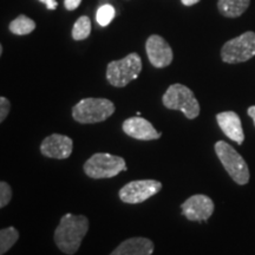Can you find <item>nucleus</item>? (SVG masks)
<instances>
[{
    "instance_id": "nucleus-1",
    "label": "nucleus",
    "mask_w": 255,
    "mask_h": 255,
    "mask_svg": "<svg viewBox=\"0 0 255 255\" xmlns=\"http://www.w3.org/2000/svg\"><path fill=\"white\" fill-rule=\"evenodd\" d=\"M88 229L89 220L87 216L64 215L55 231V242L57 247L65 254H75L81 247Z\"/></svg>"
},
{
    "instance_id": "nucleus-2",
    "label": "nucleus",
    "mask_w": 255,
    "mask_h": 255,
    "mask_svg": "<svg viewBox=\"0 0 255 255\" xmlns=\"http://www.w3.org/2000/svg\"><path fill=\"white\" fill-rule=\"evenodd\" d=\"M115 109V104L107 98H84L73 107L72 117L82 124L101 123L113 116Z\"/></svg>"
},
{
    "instance_id": "nucleus-3",
    "label": "nucleus",
    "mask_w": 255,
    "mask_h": 255,
    "mask_svg": "<svg viewBox=\"0 0 255 255\" xmlns=\"http://www.w3.org/2000/svg\"><path fill=\"white\" fill-rule=\"evenodd\" d=\"M142 71V59L137 53H130L123 59L108 64L107 79L113 87L124 88L135 81Z\"/></svg>"
},
{
    "instance_id": "nucleus-4",
    "label": "nucleus",
    "mask_w": 255,
    "mask_h": 255,
    "mask_svg": "<svg viewBox=\"0 0 255 255\" xmlns=\"http://www.w3.org/2000/svg\"><path fill=\"white\" fill-rule=\"evenodd\" d=\"M167 109L182 111L188 120L196 119L200 115V104L194 92L182 84H173L168 88L162 98Z\"/></svg>"
},
{
    "instance_id": "nucleus-5",
    "label": "nucleus",
    "mask_w": 255,
    "mask_h": 255,
    "mask_svg": "<svg viewBox=\"0 0 255 255\" xmlns=\"http://www.w3.org/2000/svg\"><path fill=\"white\" fill-rule=\"evenodd\" d=\"M215 152L234 182L245 186L250 181V169L244 157L225 141L215 143Z\"/></svg>"
},
{
    "instance_id": "nucleus-6",
    "label": "nucleus",
    "mask_w": 255,
    "mask_h": 255,
    "mask_svg": "<svg viewBox=\"0 0 255 255\" xmlns=\"http://www.w3.org/2000/svg\"><path fill=\"white\" fill-rule=\"evenodd\" d=\"M127 169L123 157L108 154V152L94 154L84 164V173L95 180L117 176Z\"/></svg>"
},
{
    "instance_id": "nucleus-7",
    "label": "nucleus",
    "mask_w": 255,
    "mask_h": 255,
    "mask_svg": "<svg viewBox=\"0 0 255 255\" xmlns=\"http://www.w3.org/2000/svg\"><path fill=\"white\" fill-rule=\"evenodd\" d=\"M255 56V33L245 32L241 36L228 40L221 49V58L225 63H244Z\"/></svg>"
},
{
    "instance_id": "nucleus-8",
    "label": "nucleus",
    "mask_w": 255,
    "mask_h": 255,
    "mask_svg": "<svg viewBox=\"0 0 255 255\" xmlns=\"http://www.w3.org/2000/svg\"><path fill=\"white\" fill-rule=\"evenodd\" d=\"M162 189V183L156 180L131 181L121 188L119 195L124 203L136 205L142 203L156 195Z\"/></svg>"
},
{
    "instance_id": "nucleus-9",
    "label": "nucleus",
    "mask_w": 255,
    "mask_h": 255,
    "mask_svg": "<svg viewBox=\"0 0 255 255\" xmlns=\"http://www.w3.org/2000/svg\"><path fill=\"white\" fill-rule=\"evenodd\" d=\"M214 202L209 196L203 194L190 196L181 205L182 215L189 221H207L214 213Z\"/></svg>"
},
{
    "instance_id": "nucleus-10",
    "label": "nucleus",
    "mask_w": 255,
    "mask_h": 255,
    "mask_svg": "<svg viewBox=\"0 0 255 255\" xmlns=\"http://www.w3.org/2000/svg\"><path fill=\"white\" fill-rule=\"evenodd\" d=\"M146 55L151 65L157 69L165 68L173 62V50L164 38L157 34H152L148 38L145 44Z\"/></svg>"
},
{
    "instance_id": "nucleus-11",
    "label": "nucleus",
    "mask_w": 255,
    "mask_h": 255,
    "mask_svg": "<svg viewBox=\"0 0 255 255\" xmlns=\"http://www.w3.org/2000/svg\"><path fill=\"white\" fill-rule=\"evenodd\" d=\"M73 150V142L70 137L60 133H52L44 138L40 144V151L45 157L65 159L70 157Z\"/></svg>"
},
{
    "instance_id": "nucleus-12",
    "label": "nucleus",
    "mask_w": 255,
    "mask_h": 255,
    "mask_svg": "<svg viewBox=\"0 0 255 255\" xmlns=\"http://www.w3.org/2000/svg\"><path fill=\"white\" fill-rule=\"evenodd\" d=\"M123 131L128 136L132 137L139 141H152V139H158L162 133L152 127V124L142 117L136 116L128 119L123 122Z\"/></svg>"
},
{
    "instance_id": "nucleus-13",
    "label": "nucleus",
    "mask_w": 255,
    "mask_h": 255,
    "mask_svg": "<svg viewBox=\"0 0 255 255\" xmlns=\"http://www.w3.org/2000/svg\"><path fill=\"white\" fill-rule=\"evenodd\" d=\"M216 121L222 132L232 141L241 145L245 141V133L242 130L241 120L234 111H225L216 115Z\"/></svg>"
},
{
    "instance_id": "nucleus-14",
    "label": "nucleus",
    "mask_w": 255,
    "mask_h": 255,
    "mask_svg": "<svg viewBox=\"0 0 255 255\" xmlns=\"http://www.w3.org/2000/svg\"><path fill=\"white\" fill-rule=\"evenodd\" d=\"M154 244L146 238H131L123 241L110 255H151Z\"/></svg>"
},
{
    "instance_id": "nucleus-15",
    "label": "nucleus",
    "mask_w": 255,
    "mask_h": 255,
    "mask_svg": "<svg viewBox=\"0 0 255 255\" xmlns=\"http://www.w3.org/2000/svg\"><path fill=\"white\" fill-rule=\"evenodd\" d=\"M251 0H219L218 8L223 17L238 18L246 12Z\"/></svg>"
},
{
    "instance_id": "nucleus-16",
    "label": "nucleus",
    "mask_w": 255,
    "mask_h": 255,
    "mask_svg": "<svg viewBox=\"0 0 255 255\" xmlns=\"http://www.w3.org/2000/svg\"><path fill=\"white\" fill-rule=\"evenodd\" d=\"M9 31L17 36H25V34L31 33L36 28V23L31 18L21 14L9 23Z\"/></svg>"
},
{
    "instance_id": "nucleus-17",
    "label": "nucleus",
    "mask_w": 255,
    "mask_h": 255,
    "mask_svg": "<svg viewBox=\"0 0 255 255\" xmlns=\"http://www.w3.org/2000/svg\"><path fill=\"white\" fill-rule=\"evenodd\" d=\"M19 239V233L14 227L0 229V255L5 254L14 246Z\"/></svg>"
},
{
    "instance_id": "nucleus-18",
    "label": "nucleus",
    "mask_w": 255,
    "mask_h": 255,
    "mask_svg": "<svg viewBox=\"0 0 255 255\" xmlns=\"http://www.w3.org/2000/svg\"><path fill=\"white\" fill-rule=\"evenodd\" d=\"M91 33V21L87 15H82L78 18L72 28V38L75 40H84Z\"/></svg>"
},
{
    "instance_id": "nucleus-19",
    "label": "nucleus",
    "mask_w": 255,
    "mask_h": 255,
    "mask_svg": "<svg viewBox=\"0 0 255 255\" xmlns=\"http://www.w3.org/2000/svg\"><path fill=\"white\" fill-rule=\"evenodd\" d=\"M115 15H116V9H115L114 6L110 4H104L98 8L97 13H96V20H97L98 25L105 27L114 20Z\"/></svg>"
},
{
    "instance_id": "nucleus-20",
    "label": "nucleus",
    "mask_w": 255,
    "mask_h": 255,
    "mask_svg": "<svg viewBox=\"0 0 255 255\" xmlns=\"http://www.w3.org/2000/svg\"><path fill=\"white\" fill-rule=\"evenodd\" d=\"M12 199V189L8 183L0 181V208H4Z\"/></svg>"
},
{
    "instance_id": "nucleus-21",
    "label": "nucleus",
    "mask_w": 255,
    "mask_h": 255,
    "mask_svg": "<svg viewBox=\"0 0 255 255\" xmlns=\"http://www.w3.org/2000/svg\"><path fill=\"white\" fill-rule=\"evenodd\" d=\"M9 109H11V103L7 98L1 97L0 96V123H2L7 117L9 113Z\"/></svg>"
},
{
    "instance_id": "nucleus-22",
    "label": "nucleus",
    "mask_w": 255,
    "mask_h": 255,
    "mask_svg": "<svg viewBox=\"0 0 255 255\" xmlns=\"http://www.w3.org/2000/svg\"><path fill=\"white\" fill-rule=\"evenodd\" d=\"M82 0H65L64 1V5H65V8L69 9V11H72V9H76L81 5Z\"/></svg>"
},
{
    "instance_id": "nucleus-23",
    "label": "nucleus",
    "mask_w": 255,
    "mask_h": 255,
    "mask_svg": "<svg viewBox=\"0 0 255 255\" xmlns=\"http://www.w3.org/2000/svg\"><path fill=\"white\" fill-rule=\"evenodd\" d=\"M39 1L43 2V4L46 6L47 9H56L57 6H58L57 0H39Z\"/></svg>"
},
{
    "instance_id": "nucleus-24",
    "label": "nucleus",
    "mask_w": 255,
    "mask_h": 255,
    "mask_svg": "<svg viewBox=\"0 0 255 255\" xmlns=\"http://www.w3.org/2000/svg\"><path fill=\"white\" fill-rule=\"evenodd\" d=\"M247 114H248V116H250L251 119L253 120L254 126H255V105H253V107H250V108H248Z\"/></svg>"
},
{
    "instance_id": "nucleus-25",
    "label": "nucleus",
    "mask_w": 255,
    "mask_h": 255,
    "mask_svg": "<svg viewBox=\"0 0 255 255\" xmlns=\"http://www.w3.org/2000/svg\"><path fill=\"white\" fill-rule=\"evenodd\" d=\"M181 1H182V4L184 6H193V5L197 4L200 0H181Z\"/></svg>"
},
{
    "instance_id": "nucleus-26",
    "label": "nucleus",
    "mask_w": 255,
    "mask_h": 255,
    "mask_svg": "<svg viewBox=\"0 0 255 255\" xmlns=\"http://www.w3.org/2000/svg\"><path fill=\"white\" fill-rule=\"evenodd\" d=\"M1 53H2V46L1 44H0V56H1Z\"/></svg>"
}]
</instances>
